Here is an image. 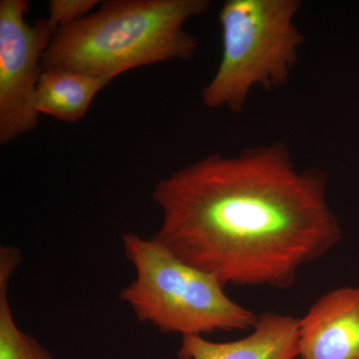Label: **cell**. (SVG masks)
I'll return each mask as SVG.
<instances>
[{
  "label": "cell",
  "instance_id": "cell-10",
  "mask_svg": "<svg viewBox=\"0 0 359 359\" xmlns=\"http://www.w3.org/2000/svg\"><path fill=\"white\" fill-rule=\"evenodd\" d=\"M98 4V0H51L47 18L60 29L83 20Z\"/></svg>",
  "mask_w": 359,
  "mask_h": 359
},
{
  "label": "cell",
  "instance_id": "cell-6",
  "mask_svg": "<svg viewBox=\"0 0 359 359\" xmlns=\"http://www.w3.org/2000/svg\"><path fill=\"white\" fill-rule=\"evenodd\" d=\"M302 359H359V287L321 295L299 320Z\"/></svg>",
  "mask_w": 359,
  "mask_h": 359
},
{
  "label": "cell",
  "instance_id": "cell-5",
  "mask_svg": "<svg viewBox=\"0 0 359 359\" xmlns=\"http://www.w3.org/2000/svg\"><path fill=\"white\" fill-rule=\"evenodd\" d=\"M26 0L0 1V143L36 129L43 56L58 28L48 18L28 25Z\"/></svg>",
  "mask_w": 359,
  "mask_h": 359
},
{
  "label": "cell",
  "instance_id": "cell-2",
  "mask_svg": "<svg viewBox=\"0 0 359 359\" xmlns=\"http://www.w3.org/2000/svg\"><path fill=\"white\" fill-rule=\"evenodd\" d=\"M210 6V0L103 2L83 20L57 30L42 65L112 81L135 68L190 60L199 42L187 32V21Z\"/></svg>",
  "mask_w": 359,
  "mask_h": 359
},
{
  "label": "cell",
  "instance_id": "cell-7",
  "mask_svg": "<svg viewBox=\"0 0 359 359\" xmlns=\"http://www.w3.org/2000/svg\"><path fill=\"white\" fill-rule=\"evenodd\" d=\"M179 359H294L299 356V320L266 313L252 332L230 342H212L201 335L182 337Z\"/></svg>",
  "mask_w": 359,
  "mask_h": 359
},
{
  "label": "cell",
  "instance_id": "cell-4",
  "mask_svg": "<svg viewBox=\"0 0 359 359\" xmlns=\"http://www.w3.org/2000/svg\"><path fill=\"white\" fill-rule=\"evenodd\" d=\"M299 0H226L219 13L222 57L202 90L210 109L241 114L252 89L280 88L289 81L304 35L294 18Z\"/></svg>",
  "mask_w": 359,
  "mask_h": 359
},
{
  "label": "cell",
  "instance_id": "cell-9",
  "mask_svg": "<svg viewBox=\"0 0 359 359\" xmlns=\"http://www.w3.org/2000/svg\"><path fill=\"white\" fill-rule=\"evenodd\" d=\"M20 262L18 250H0V359H55L39 340L18 327L9 306V283Z\"/></svg>",
  "mask_w": 359,
  "mask_h": 359
},
{
  "label": "cell",
  "instance_id": "cell-8",
  "mask_svg": "<svg viewBox=\"0 0 359 359\" xmlns=\"http://www.w3.org/2000/svg\"><path fill=\"white\" fill-rule=\"evenodd\" d=\"M110 82L77 71L44 69L37 87L35 107L39 115L50 116L59 121H80L97 94Z\"/></svg>",
  "mask_w": 359,
  "mask_h": 359
},
{
  "label": "cell",
  "instance_id": "cell-1",
  "mask_svg": "<svg viewBox=\"0 0 359 359\" xmlns=\"http://www.w3.org/2000/svg\"><path fill=\"white\" fill-rule=\"evenodd\" d=\"M152 198L162 216L152 238L224 287L285 289L342 237L327 175L301 171L280 142L207 156L160 180Z\"/></svg>",
  "mask_w": 359,
  "mask_h": 359
},
{
  "label": "cell",
  "instance_id": "cell-3",
  "mask_svg": "<svg viewBox=\"0 0 359 359\" xmlns=\"http://www.w3.org/2000/svg\"><path fill=\"white\" fill-rule=\"evenodd\" d=\"M135 278L120 299L137 320L164 334L201 335L254 327V311L233 302L218 278L182 261L152 237L121 236Z\"/></svg>",
  "mask_w": 359,
  "mask_h": 359
}]
</instances>
